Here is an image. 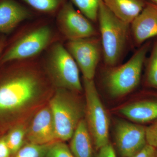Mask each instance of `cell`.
Segmentation results:
<instances>
[{
    "label": "cell",
    "instance_id": "cell-1",
    "mask_svg": "<svg viewBox=\"0 0 157 157\" xmlns=\"http://www.w3.org/2000/svg\"><path fill=\"white\" fill-rule=\"evenodd\" d=\"M45 82L39 72L23 67L0 83V118L25 112L42 96Z\"/></svg>",
    "mask_w": 157,
    "mask_h": 157
},
{
    "label": "cell",
    "instance_id": "cell-2",
    "mask_svg": "<svg viewBox=\"0 0 157 157\" xmlns=\"http://www.w3.org/2000/svg\"><path fill=\"white\" fill-rule=\"evenodd\" d=\"M101 44L104 62L114 67L120 60L125 48L129 25L119 19L101 1L98 12Z\"/></svg>",
    "mask_w": 157,
    "mask_h": 157
},
{
    "label": "cell",
    "instance_id": "cell-3",
    "mask_svg": "<svg viewBox=\"0 0 157 157\" xmlns=\"http://www.w3.org/2000/svg\"><path fill=\"white\" fill-rule=\"evenodd\" d=\"M73 92L57 88L49 102L57 139L64 141L71 139L78 124L85 114V107Z\"/></svg>",
    "mask_w": 157,
    "mask_h": 157
},
{
    "label": "cell",
    "instance_id": "cell-4",
    "mask_svg": "<svg viewBox=\"0 0 157 157\" xmlns=\"http://www.w3.org/2000/svg\"><path fill=\"white\" fill-rule=\"evenodd\" d=\"M45 59L48 76L57 88L74 93L82 91L79 68L66 47L59 42L54 43Z\"/></svg>",
    "mask_w": 157,
    "mask_h": 157
},
{
    "label": "cell",
    "instance_id": "cell-5",
    "mask_svg": "<svg viewBox=\"0 0 157 157\" xmlns=\"http://www.w3.org/2000/svg\"><path fill=\"white\" fill-rule=\"evenodd\" d=\"M149 43L141 46L126 63L110 67L105 77L108 91L112 97H122L131 92L140 82L144 63L149 48Z\"/></svg>",
    "mask_w": 157,
    "mask_h": 157
},
{
    "label": "cell",
    "instance_id": "cell-6",
    "mask_svg": "<svg viewBox=\"0 0 157 157\" xmlns=\"http://www.w3.org/2000/svg\"><path fill=\"white\" fill-rule=\"evenodd\" d=\"M86 97V123L96 148L99 150L109 143V120L101 102L94 79L83 78Z\"/></svg>",
    "mask_w": 157,
    "mask_h": 157
},
{
    "label": "cell",
    "instance_id": "cell-7",
    "mask_svg": "<svg viewBox=\"0 0 157 157\" xmlns=\"http://www.w3.org/2000/svg\"><path fill=\"white\" fill-rule=\"evenodd\" d=\"M52 36V30L48 26L33 29L20 38L4 54L2 63L22 60L36 56L48 47Z\"/></svg>",
    "mask_w": 157,
    "mask_h": 157
},
{
    "label": "cell",
    "instance_id": "cell-8",
    "mask_svg": "<svg viewBox=\"0 0 157 157\" xmlns=\"http://www.w3.org/2000/svg\"><path fill=\"white\" fill-rule=\"evenodd\" d=\"M59 28L69 41L97 36V32L91 21L67 1L59 10Z\"/></svg>",
    "mask_w": 157,
    "mask_h": 157
},
{
    "label": "cell",
    "instance_id": "cell-9",
    "mask_svg": "<svg viewBox=\"0 0 157 157\" xmlns=\"http://www.w3.org/2000/svg\"><path fill=\"white\" fill-rule=\"evenodd\" d=\"M66 48L78 65L83 78L94 79L101 57V40L96 37L71 40Z\"/></svg>",
    "mask_w": 157,
    "mask_h": 157
},
{
    "label": "cell",
    "instance_id": "cell-10",
    "mask_svg": "<svg viewBox=\"0 0 157 157\" xmlns=\"http://www.w3.org/2000/svg\"><path fill=\"white\" fill-rule=\"evenodd\" d=\"M117 147L122 157H132L146 145L145 128L126 121H119L116 125Z\"/></svg>",
    "mask_w": 157,
    "mask_h": 157
},
{
    "label": "cell",
    "instance_id": "cell-11",
    "mask_svg": "<svg viewBox=\"0 0 157 157\" xmlns=\"http://www.w3.org/2000/svg\"><path fill=\"white\" fill-rule=\"evenodd\" d=\"M26 138L29 143L39 144L58 141L52 113L48 105L36 113L27 128Z\"/></svg>",
    "mask_w": 157,
    "mask_h": 157
},
{
    "label": "cell",
    "instance_id": "cell-12",
    "mask_svg": "<svg viewBox=\"0 0 157 157\" xmlns=\"http://www.w3.org/2000/svg\"><path fill=\"white\" fill-rule=\"evenodd\" d=\"M131 25L133 40L137 45H140L147 39L157 36V5L147 3Z\"/></svg>",
    "mask_w": 157,
    "mask_h": 157
},
{
    "label": "cell",
    "instance_id": "cell-13",
    "mask_svg": "<svg viewBox=\"0 0 157 157\" xmlns=\"http://www.w3.org/2000/svg\"><path fill=\"white\" fill-rule=\"evenodd\" d=\"M30 16V12L15 0H0V33H10Z\"/></svg>",
    "mask_w": 157,
    "mask_h": 157
},
{
    "label": "cell",
    "instance_id": "cell-14",
    "mask_svg": "<svg viewBox=\"0 0 157 157\" xmlns=\"http://www.w3.org/2000/svg\"><path fill=\"white\" fill-rule=\"evenodd\" d=\"M102 1L113 14L129 25L140 14L147 3L144 0H102Z\"/></svg>",
    "mask_w": 157,
    "mask_h": 157
},
{
    "label": "cell",
    "instance_id": "cell-15",
    "mask_svg": "<svg viewBox=\"0 0 157 157\" xmlns=\"http://www.w3.org/2000/svg\"><path fill=\"white\" fill-rule=\"evenodd\" d=\"M120 113L137 123H146L157 119V101H146L135 102L124 106Z\"/></svg>",
    "mask_w": 157,
    "mask_h": 157
},
{
    "label": "cell",
    "instance_id": "cell-16",
    "mask_svg": "<svg viewBox=\"0 0 157 157\" xmlns=\"http://www.w3.org/2000/svg\"><path fill=\"white\" fill-rule=\"evenodd\" d=\"M91 137L86 120H82L70 139V148L74 157H93Z\"/></svg>",
    "mask_w": 157,
    "mask_h": 157
},
{
    "label": "cell",
    "instance_id": "cell-17",
    "mask_svg": "<svg viewBox=\"0 0 157 157\" xmlns=\"http://www.w3.org/2000/svg\"><path fill=\"white\" fill-rule=\"evenodd\" d=\"M26 132L27 128L23 124L17 125L11 129L6 136L11 155H15L23 146Z\"/></svg>",
    "mask_w": 157,
    "mask_h": 157
},
{
    "label": "cell",
    "instance_id": "cell-18",
    "mask_svg": "<svg viewBox=\"0 0 157 157\" xmlns=\"http://www.w3.org/2000/svg\"><path fill=\"white\" fill-rule=\"evenodd\" d=\"M73 6L91 21L98 20V12L102 0H69Z\"/></svg>",
    "mask_w": 157,
    "mask_h": 157
},
{
    "label": "cell",
    "instance_id": "cell-19",
    "mask_svg": "<svg viewBox=\"0 0 157 157\" xmlns=\"http://www.w3.org/2000/svg\"><path fill=\"white\" fill-rule=\"evenodd\" d=\"M52 143L39 144L28 142L20 149L14 157H45Z\"/></svg>",
    "mask_w": 157,
    "mask_h": 157
},
{
    "label": "cell",
    "instance_id": "cell-20",
    "mask_svg": "<svg viewBox=\"0 0 157 157\" xmlns=\"http://www.w3.org/2000/svg\"><path fill=\"white\" fill-rule=\"evenodd\" d=\"M32 8L41 12L51 13L60 8L66 0H22Z\"/></svg>",
    "mask_w": 157,
    "mask_h": 157
},
{
    "label": "cell",
    "instance_id": "cell-21",
    "mask_svg": "<svg viewBox=\"0 0 157 157\" xmlns=\"http://www.w3.org/2000/svg\"><path fill=\"white\" fill-rule=\"evenodd\" d=\"M147 78L149 84L157 88V41L149 59Z\"/></svg>",
    "mask_w": 157,
    "mask_h": 157
},
{
    "label": "cell",
    "instance_id": "cell-22",
    "mask_svg": "<svg viewBox=\"0 0 157 157\" xmlns=\"http://www.w3.org/2000/svg\"><path fill=\"white\" fill-rule=\"evenodd\" d=\"M45 157H74L70 147L62 141H56L52 144Z\"/></svg>",
    "mask_w": 157,
    "mask_h": 157
},
{
    "label": "cell",
    "instance_id": "cell-23",
    "mask_svg": "<svg viewBox=\"0 0 157 157\" xmlns=\"http://www.w3.org/2000/svg\"><path fill=\"white\" fill-rule=\"evenodd\" d=\"M147 144L157 148V121L145 128Z\"/></svg>",
    "mask_w": 157,
    "mask_h": 157
},
{
    "label": "cell",
    "instance_id": "cell-24",
    "mask_svg": "<svg viewBox=\"0 0 157 157\" xmlns=\"http://www.w3.org/2000/svg\"><path fill=\"white\" fill-rule=\"evenodd\" d=\"M97 157H117L115 150L109 143L102 147L99 149Z\"/></svg>",
    "mask_w": 157,
    "mask_h": 157
},
{
    "label": "cell",
    "instance_id": "cell-25",
    "mask_svg": "<svg viewBox=\"0 0 157 157\" xmlns=\"http://www.w3.org/2000/svg\"><path fill=\"white\" fill-rule=\"evenodd\" d=\"M156 148L147 144L140 151L132 157H156Z\"/></svg>",
    "mask_w": 157,
    "mask_h": 157
},
{
    "label": "cell",
    "instance_id": "cell-26",
    "mask_svg": "<svg viewBox=\"0 0 157 157\" xmlns=\"http://www.w3.org/2000/svg\"><path fill=\"white\" fill-rule=\"evenodd\" d=\"M11 151L7 141L6 136L0 138V157H10Z\"/></svg>",
    "mask_w": 157,
    "mask_h": 157
},
{
    "label": "cell",
    "instance_id": "cell-27",
    "mask_svg": "<svg viewBox=\"0 0 157 157\" xmlns=\"http://www.w3.org/2000/svg\"><path fill=\"white\" fill-rule=\"evenodd\" d=\"M6 43V38L4 36H0V56L2 54L3 49L5 48Z\"/></svg>",
    "mask_w": 157,
    "mask_h": 157
},
{
    "label": "cell",
    "instance_id": "cell-28",
    "mask_svg": "<svg viewBox=\"0 0 157 157\" xmlns=\"http://www.w3.org/2000/svg\"><path fill=\"white\" fill-rule=\"evenodd\" d=\"M150 1L151 2V3H153V4L157 5V0H150Z\"/></svg>",
    "mask_w": 157,
    "mask_h": 157
},
{
    "label": "cell",
    "instance_id": "cell-29",
    "mask_svg": "<svg viewBox=\"0 0 157 157\" xmlns=\"http://www.w3.org/2000/svg\"><path fill=\"white\" fill-rule=\"evenodd\" d=\"M156 157H157V150L156 149Z\"/></svg>",
    "mask_w": 157,
    "mask_h": 157
}]
</instances>
